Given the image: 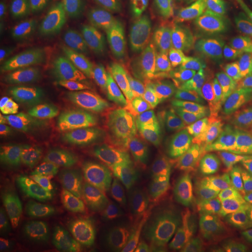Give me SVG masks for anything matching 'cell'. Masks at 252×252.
Listing matches in <instances>:
<instances>
[{"instance_id":"6da1fadb","label":"cell","mask_w":252,"mask_h":252,"mask_svg":"<svg viewBox=\"0 0 252 252\" xmlns=\"http://www.w3.org/2000/svg\"><path fill=\"white\" fill-rule=\"evenodd\" d=\"M90 119V102L85 96H62L10 122L1 134V142L22 143L38 136L59 134L87 126Z\"/></svg>"},{"instance_id":"7a4b0ae2","label":"cell","mask_w":252,"mask_h":252,"mask_svg":"<svg viewBox=\"0 0 252 252\" xmlns=\"http://www.w3.org/2000/svg\"><path fill=\"white\" fill-rule=\"evenodd\" d=\"M137 201L154 212L189 224H203L220 212L214 202L193 187L177 180L141 182L135 185Z\"/></svg>"},{"instance_id":"3957f363","label":"cell","mask_w":252,"mask_h":252,"mask_svg":"<svg viewBox=\"0 0 252 252\" xmlns=\"http://www.w3.org/2000/svg\"><path fill=\"white\" fill-rule=\"evenodd\" d=\"M132 29L125 5L107 9L81 46L78 54L80 68L96 72L117 65L132 45Z\"/></svg>"},{"instance_id":"277c9868","label":"cell","mask_w":252,"mask_h":252,"mask_svg":"<svg viewBox=\"0 0 252 252\" xmlns=\"http://www.w3.org/2000/svg\"><path fill=\"white\" fill-rule=\"evenodd\" d=\"M104 148L116 162H165L173 153L158 140L133 113L119 112L108 120Z\"/></svg>"},{"instance_id":"5b68a950","label":"cell","mask_w":252,"mask_h":252,"mask_svg":"<svg viewBox=\"0 0 252 252\" xmlns=\"http://www.w3.org/2000/svg\"><path fill=\"white\" fill-rule=\"evenodd\" d=\"M194 236L181 226L162 219H140L123 226L115 241V252H188Z\"/></svg>"},{"instance_id":"8992f818","label":"cell","mask_w":252,"mask_h":252,"mask_svg":"<svg viewBox=\"0 0 252 252\" xmlns=\"http://www.w3.org/2000/svg\"><path fill=\"white\" fill-rule=\"evenodd\" d=\"M211 63L226 109L236 119L246 117L252 100L250 60L246 48L234 38L225 52Z\"/></svg>"},{"instance_id":"52a82bcc","label":"cell","mask_w":252,"mask_h":252,"mask_svg":"<svg viewBox=\"0 0 252 252\" xmlns=\"http://www.w3.org/2000/svg\"><path fill=\"white\" fill-rule=\"evenodd\" d=\"M17 185L31 203L65 212L81 206L88 190L86 180L73 173L30 172L19 176Z\"/></svg>"},{"instance_id":"ba28073f","label":"cell","mask_w":252,"mask_h":252,"mask_svg":"<svg viewBox=\"0 0 252 252\" xmlns=\"http://www.w3.org/2000/svg\"><path fill=\"white\" fill-rule=\"evenodd\" d=\"M162 67L179 98L196 111H205L212 103V81L197 58L182 50H166Z\"/></svg>"},{"instance_id":"9c48e42d","label":"cell","mask_w":252,"mask_h":252,"mask_svg":"<svg viewBox=\"0 0 252 252\" xmlns=\"http://www.w3.org/2000/svg\"><path fill=\"white\" fill-rule=\"evenodd\" d=\"M81 155V141L76 135L54 134L23 142L8 153L7 162L18 168L37 169L66 165Z\"/></svg>"},{"instance_id":"30bf717a","label":"cell","mask_w":252,"mask_h":252,"mask_svg":"<svg viewBox=\"0 0 252 252\" xmlns=\"http://www.w3.org/2000/svg\"><path fill=\"white\" fill-rule=\"evenodd\" d=\"M174 33L182 51L210 63L223 54L234 39L220 23L202 13L180 17Z\"/></svg>"},{"instance_id":"8fae6325","label":"cell","mask_w":252,"mask_h":252,"mask_svg":"<svg viewBox=\"0 0 252 252\" xmlns=\"http://www.w3.org/2000/svg\"><path fill=\"white\" fill-rule=\"evenodd\" d=\"M123 95L132 113L158 140L172 153L177 155L184 154L188 133L167 108L152 104L132 91H125Z\"/></svg>"},{"instance_id":"7c38bea8","label":"cell","mask_w":252,"mask_h":252,"mask_svg":"<svg viewBox=\"0 0 252 252\" xmlns=\"http://www.w3.org/2000/svg\"><path fill=\"white\" fill-rule=\"evenodd\" d=\"M126 80L141 98L156 106L177 109L179 96L163 67L147 58H137L129 65Z\"/></svg>"},{"instance_id":"4fadbf2b","label":"cell","mask_w":252,"mask_h":252,"mask_svg":"<svg viewBox=\"0 0 252 252\" xmlns=\"http://www.w3.org/2000/svg\"><path fill=\"white\" fill-rule=\"evenodd\" d=\"M73 53L74 42L67 37L42 43L25 55L22 62L23 72L33 81L54 78L66 68Z\"/></svg>"},{"instance_id":"5bb4252c","label":"cell","mask_w":252,"mask_h":252,"mask_svg":"<svg viewBox=\"0 0 252 252\" xmlns=\"http://www.w3.org/2000/svg\"><path fill=\"white\" fill-rule=\"evenodd\" d=\"M14 247L22 252H92L94 244L65 234L57 227L39 225L9 231Z\"/></svg>"},{"instance_id":"9a60e30c","label":"cell","mask_w":252,"mask_h":252,"mask_svg":"<svg viewBox=\"0 0 252 252\" xmlns=\"http://www.w3.org/2000/svg\"><path fill=\"white\" fill-rule=\"evenodd\" d=\"M117 224L113 213L99 207H77L56 221L62 232L81 239L104 237L113 233Z\"/></svg>"},{"instance_id":"2e32d148","label":"cell","mask_w":252,"mask_h":252,"mask_svg":"<svg viewBox=\"0 0 252 252\" xmlns=\"http://www.w3.org/2000/svg\"><path fill=\"white\" fill-rule=\"evenodd\" d=\"M215 153L212 181L217 198L241 212L252 213V196L245 188L243 180L228 160L220 145H215Z\"/></svg>"},{"instance_id":"e0dca14e","label":"cell","mask_w":252,"mask_h":252,"mask_svg":"<svg viewBox=\"0 0 252 252\" xmlns=\"http://www.w3.org/2000/svg\"><path fill=\"white\" fill-rule=\"evenodd\" d=\"M125 7L133 29L141 36H159L169 19L167 0H126Z\"/></svg>"},{"instance_id":"ac0fdd59","label":"cell","mask_w":252,"mask_h":252,"mask_svg":"<svg viewBox=\"0 0 252 252\" xmlns=\"http://www.w3.org/2000/svg\"><path fill=\"white\" fill-rule=\"evenodd\" d=\"M20 22L27 36L38 37L53 33L63 22L59 0H25Z\"/></svg>"},{"instance_id":"d6986e66","label":"cell","mask_w":252,"mask_h":252,"mask_svg":"<svg viewBox=\"0 0 252 252\" xmlns=\"http://www.w3.org/2000/svg\"><path fill=\"white\" fill-rule=\"evenodd\" d=\"M220 146L235 171L252 194V142L243 131L234 126L219 131Z\"/></svg>"},{"instance_id":"ffe728a7","label":"cell","mask_w":252,"mask_h":252,"mask_svg":"<svg viewBox=\"0 0 252 252\" xmlns=\"http://www.w3.org/2000/svg\"><path fill=\"white\" fill-rule=\"evenodd\" d=\"M216 252H252V219L238 217L222 221L215 232Z\"/></svg>"},{"instance_id":"44dd1931","label":"cell","mask_w":252,"mask_h":252,"mask_svg":"<svg viewBox=\"0 0 252 252\" xmlns=\"http://www.w3.org/2000/svg\"><path fill=\"white\" fill-rule=\"evenodd\" d=\"M184 154L194 169L205 180H213L216 155L215 145L212 143L207 130L197 127L187 135Z\"/></svg>"},{"instance_id":"7402d4cb","label":"cell","mask_w":252,"mask_h":252,"mask_svg":"<svg viewBox=\"0 0 252 252\" xmlns=\"http://www.w3.org/2000/svg\"><path fill=\"white\" fill-rule=\"evenodd\" d=\"M37 211L24 197L7 193L0 201V220L9 230L30 229L36 225Z\"/></svg>"},{"instance_id":"603a6c76","label":"cell","mask_w":252,"mask_h":252,"mask_svg":"<svg viewBox=\"0 0 252 252\" xmlns=\"http://www.w3.org/2000/svg\"><path fill=\"white\" fill-rule=\"evenodd\" d=\"M189 4L209 18L221 25L237 26L244 21V9L238 0H187Z\"/></svg>"},{"instance_id":"cb8c5ba5","label":"cell","mask_w":252,"mask_h":252,"mask_svg":"<svg viewBox=\"0 0 252 252\" xmlns=\"http://www.w3.org/2000/svg\"><path fill=\"white\" fill-rule=\"evenodd\" d=\"M116 167L120 171L141 182H158L180 178L179 172L163 165L162 162L150 161L116 162Z\"/></svg>"},{"instance_id":"d4e9b609","label":"cell","mask_w":252,"mask_h":252,"mask_svg":"<svg viewBox=\"0 0 252 252\" xmlns=\"http://www.w3.org/2000/svg\"><path fill=\"white\" fill-rule=\"evenodd\" d=\"M98 0H59L62 21L65 25H75L87 18Z\"/></svg>"},{"instance_id":"484cf974","label":"cell","mask_w":252,"mask_h":252,"mask_svg":"<svg viewBox=\"0 0 252 252\" xmlns=\"http://www.w3.org/2000/svg\"><path fill=\"white\" fill-rule=\"evenodd\" d=\"M14 22V9L7 0H2L0 4V43H1V63L7 57V43L10 36Z\"/></svg>"},{"instance_id":"4316f807","label":"cell","mask_w":252,"mask_h":252,"mask_svg":"<svg viewBox=\"0 0 252 252\" xmlns=\"http://www.w3.org/2000/svg\"><path fill=\"white\" fill-rule=\"evenodd\" d=\"M29 100L27 94H5L0 99V124L6 125L10 118L15 115Z\"/></svg>"},{"instance_id":"83f0119b","label":"cell","mask_w":252,"mask_h":252,"mask_svg":"<svg viewBox=\"0 0 252 252\" xmlns=\"http://www.w3.org/2000/svg\"><path fill=\"white\" fill-rule=\"evenodd\" d=\"M0 247L7 249L14 247V241L9 231H6L3 228L0 229Z\"/></svg>"},{"instance_id":"f1b7e54d","label":"cell","mask_w":252,"mask_h":252,"mask_svg":"<svg viewBox=\"0 0 252 252\" xmlns=\"http://www.w3.org/2000/svg\"><path fill=\"white\" fill-rule=\"evenodd\" d=\"M0 252H13V251H11L10 249H7V248H1V250H0Z\"/></svg>"},{"instance_id":"f546056e","label":"cell","mask_w":252,"mask_h":252,"mask_svg":"<svg viewBox=\"0 0 252 252\" xmlns=\"http://www.w3.org/2000/svg\"><path fill=\"white\" fill-rule=\"evenodd\" d=\"M251 214H252V216L250 217V218H251V219H252V213H251Z\"/></svg>"}]
</instances>
